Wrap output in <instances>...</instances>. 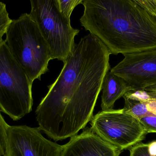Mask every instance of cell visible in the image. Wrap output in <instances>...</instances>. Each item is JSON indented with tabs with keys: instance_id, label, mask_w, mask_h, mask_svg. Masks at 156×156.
I'll return each mask as SVG.
<instances>
[{
	"instance_id": "6da1fadb",
	"label": "cell",
	"mask_w": 156,
	"mask_h": 156,
	"mask_svg": "<svg viewBox=\"0 0 156 156\" xmlns=\"http://www.w3.org/2000/svg\"><path fill=\"white\" fill-rule=\"evenodd\" d=\"M108 48L90 34L82 38L36 111L39 128L55 141L77 135L93 117L104 79L111 70Z\"/></svg>"
},
{
	"instance_id": "7a4b0ae2",
	"label": "cell",
	"mask_w": 156,
	"mask_h": 156,
	"mask_svg": "<svg viewBox=\"0 0 156 156\" xmlns=\"http://www.w3.org/2000/svg\"><path fill=\"white\" fill-rule=\"evenodd\" d=\"M88 27L113 55L156 48V14L144 0H101Z\"/></svg>"
},
{
	"instance_id": "3957f363",
	"label": "cell",
	"mask_w": 156,
	"mask_h": 156,
	"mask_svg": "<svg viewBox=\"0 0 156 156\" xmlns=\"http://www.w3.org/2000/svg\"><path fill=\"white\" fill-rule=\"evenodd\" d=\"M5 42L12 55L32 82L41 80L48 71L52 60L49 47L29 14L12 20L6 33Z\"/></svg>"
},
{
	"instance_id": "277c9868",
	"label": "cell",
	"mask_w": 156,
	"mask_h": 156,
	"mask_svg": "<svg viewBox=\"0 0 156 156\" xmlns=\"http://www.w3.org/2000/svg\"><path fill=\"white\" fill-rule=\"evenodd\" d=\"M31 81L9 49L5 40L0 42V111L14 121L32 110Z\"/></svg>"
},
{
	"instance_id": "5b68a950",
	"label": "cell",
	"mask_w": 156,
	"mask_h": 156,
	"mask_svg": "<svg viewBox=\"0 0 156 156\" xmlns=\"http://www.w3.org/2000/svg\"><path fill=\"white\" fill-rule=\"evenodd\" d=\"M29 15L46 41L52 60L65 62L75 46L80 32L73 28L70 19L60 12L57 0H31Z\"/></svg>"
},
{
	"instance_id": "8992f818",
	"label": "cell",
	"mask_w": 156,
	"mask_h": 156,
	"mask_svg": "<svg viewBox=\"0 0 156 156\" xmlns=\"http://www.w3.org/2000/svg\"><path fill=\"white\" fill-rule=\"evenodd\" d=\"M90 125L94 133L122 151L141 143L147 134L140 121L123 109L99 111L92 118Z\"/></svg>"
},
{
	"instance_id": "52a82bcc",
	"label": "cell",
	"mask_w": 156,
	"mask_h": 156,
	"mask_svg": "<svg viewBox=\"0 0 156 156\" xmlns=\"http://www.w3.org/2000/svg\"><path fill=\"white\" fill-rule=\"evenodd\" d=\"M62 146L45 138L38 127L9 126L3 156H60Z\"/></svg>"
},
{
	"instance_id": "ba28073f",
	"label": "cell",
	"mask_w": 156,
	"mask_h": 156,
	"mask_svg": "<svg viewBox=\"0 0 156 156\" xmlns=\"http://www.w3.org/2000/svg\"><path fill=\"white\" fill-rule=\"evenodd\" d=\"M123 55L124 58L111 69V72L124 80L132 90L156 84V48Z\"/></svg>"
},
{
	"instance_id": "9c48e42d",
	"label": "cell",
	"mask_w": 156,
	"mask_h": 156,
	"mask_svg": "<svg viewBox=\"0 0 156 156\" xmlns=\"http://www.w3.org/2000/svg\"><path fill=\"white\" fill-rule=\"evenodd\" d=\"M122 152L87 127L62 146L60 156H120Z\"/></svg>"
},
{
	"instance_id": "30bf717a",
	"label": "cell",
	"mask_w": 156,
	"mask_h": 156,
	"mask_svg": "<svg viewBox=\"0 0 156 156\" xmlns=\"http://www.w3.org/2000/svg\"><path fill=\"white\" fill-rule=\"evenodd\" d=\"M102 90V111H108L113 109L115 102L132 88L122 78L108 71L104 79Z\"/></svg>"
},
{
	"instance_id": "8fae6325",
	"label": "cell",
	"mask_w": 156,
	"mask_h": 156,
	"mask_svg": "<svg viewBox=\"0 0 156 156\" xmlns=\"http://www.w3.org/2000/svg\"><path fill=\"white\" fill-rule=\"evenodd\" d=\"M125 100L124 111L126 113L140 121L141 118L152 114L148 111L146 105L144 103L140 102L132 99L123 97Z\"/></svg>"
},
{
	"instance_id": "7c38bea8",
	"label": "cell",
	"mask_w": 156,
	"mask_h": 156,
	"mask_svg": "<svg viewBox=\"0 0 156 156\" xmlns=\"http://www.w3.org/2000/svg\"><path fill=\"white\" fill-rule=\"evenodd\" d=\"M12 20L9 17L6 5L0 2V42L2 41V37L6 34L7 29Z\"/></svg>"
},
{
	"instance_id": "4fadbf2b",
	"label": "cell",
	"mask_w": 156,
	"mask_h": 156,
	"mask_svg": "<svg viewBox=\"0 0 156 156\" xmlns=\"http://www.w3.org/2000/svg\"><path fill=\"white\" fill-rule=\"evenodd\" d=\"M83 2V0H57L60 12L69 19L75 7L80 4H82Z\"/></svg>"
},
{
	"instance_id": "5bb4252c",
	"label": "cell",
	"mask_w": 156,
	"mask_h": 156,
	"mask_svg": "<svg viewBox=\"0 0 156 156\" xmlns=\"http://www.w3.org/2000/svg\"><path fill=\"white\" fill-rule=\"evenodd\" d=\"M148 96V100L144 103L146 105L148 111L156 115V83L145 88Z\"/></svg>"
},
{
	"instance_id": "9a60e30c",
	"label": "cell",
	"mask_w": 156,
	"mask_h": 156,
	"mask_svg": "<svg viewBox=\"0 0 156 156\" xmlns=\"http://www.w3.org/2000/svg\"><path fill=\"white\" fill-rule=\"evenodd\" d=\"M0 111V156H3L6 146L7 131L10 125L5 121Z\"/></svg>"
},
{
	"instance_id": "2e32d148",
	"label": "cell",
	"mask_w": 156,
	"mask_h": 156,
	"mask_svg": "<svg viewBox=\"0 0 156 156\" xmlns=\"http://www.w3.org/2000/svg\"><path fill=\"white\" fill-rule=\"evenodd\" d=\"M140 122L147 133H156V115L152 114L141 118Z\"/></svg>"
},
{
	"instance_id": "e0dca14e",
	"label": "cell",
	"mask_w": 156,
	"mask_h": 156,
	"mask_svg": "<svg viewBox=\"0 0 156 156\" xmlns=\"http://www.w3.org/2000/svg\"><path fill=\"white\" fill-rule=\"evenodd\" d=\"M130 156H151L148 151L147 144L140 143L129 149Z\"/></svg>"
},
{
	"instance_id": "ac0fdd59",
	"label": "cell",
	"mask_w": 156,
	"mask_h": 156,
	"mask_svg": "<svg viewBox=\"0 0 156 156\" xmlns=\"http://www.w3.org/2000/svg\"><path fill=\"white\" fill-rule=\"evenodd\" d=\"M148 151L151 156H156V140L147 144Z\"/></svg>"
}]
</instances>
